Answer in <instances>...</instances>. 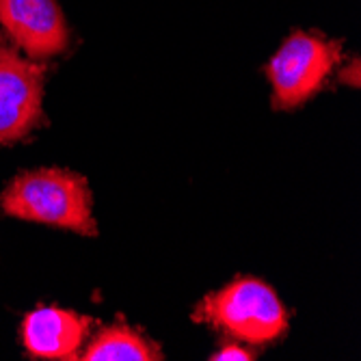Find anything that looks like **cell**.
<instances>
[{
  "mask_svg": "<svg viewBox=\"0 0 361 361\" xmlns=\"http://www.w3.org/2000/svg\"><path fill=\"white\" fill-rule=\"evenodd\" d=\"M0 210L13 219L97 236L89 182L68 169L20 173L0 195Z\"/></svg>",
  "mask_w": 361,
  "mask_h": 361,
  "instance_id": "cell-1",
  "label": "cell"
},
{
  "mask_svg": "<svg viewBox=\"0 0 361 361\" xmlns=\"http://www.w3.org/2000/svg\"><path fill=\"white\" fill-rule=\"evenodd\" d=\"M192 320L229 340L267 346L279 342L288 331V310L277 292L262 279L238 277L232 283L210 292L197 303Z\"/></svg>",
  "mask_w": 361,
  "mask_h": 361,
  "instance_id": "cell-2",
  "label": "cell"
},
{
  "mask_svg": "<svg viewBox=\"0 0 361 361\" xmlns=\"http://www.w3.org/2000/svg\"><path fill=\"white\" fill-rule=\"evenodd\" d=\"M342 59V42L294 30L264 65L275 111H297L329 82Z\"/></svg>",
  "mask_w": 361,
  "mask_h": 361,
  "instance_id": "cell-3",
  "label": "cell"
},
{
  "mask_svg": "<svg viewBox=\"0 0 361 361\" xmlns=\"http://www.w3.org/2000/svg\"><path fill=\"white\" fill-rule=\"evenodd\" d=\"M46 65L0 39V145L24 141L46 123Z\"/></svg>",
  "mask_w": 361,
  "mask_h": 361,
  "instance_id": "cell-4",
  "label": "cell"
},
{
  "mask_svg": "<svg viewBox=\"0 0 361 361\" xmlns=\"http://www.w3.org/2000/svg\"><path fill=\"white\" fill-rule=\"evenodd\" d=\"M0 24L9 42L32 61L65 54L72 30L56 0H0Z\"/></svg>",
  "mask_w": 361,
  "mask_h": 361,
  "instance_id": "cell-5",
  "label": "cell"
},
{
  "mask_svg": "<svg viewBox=\"0 0 361 361\" xmlns=\"http://www.w3.org/2000/svg\"><path fill=\"white\" fill-rule=\"evenodd\" d=\"M95 320L61 307H37L24 316L20 338L32 359H78Z\"/></svg>",
  "mask_w": 361,
  "mask_h": 361,
  "instance_id": "cell-6",
  "label": "cell"
},
{
  "mask_svg": "<svg viewBox=\"0 0 361 361\" xmlns=\"http://www.w3.org/2000/svg\"><path fill=\"white\" fill-rule=\"evenodd\" d=\"M85 361H160L162 350L141 331L126 322H113L102 326L91 342L80 350Z\"/></svg>",
  "mask_w": 361,
  "mask_h": 361,
  "instance_id": "cell-7",
  "label": "cell"
},
{
  "mask_svg": "<svg viewBox=\"0 0 361 361\" xmlns=\"http://www.w3.org/2000/svg\"><path fill=\"white\" fill-rule=\"evenodd\" d=\"M210 359L212 361H251V359H255V353L240 346L238 342H229V344L221 346Z\"/></svg>",
  "mask_w": 361,
  "mask_h": 361,
  "instance_id": "cell-8",
  "label": "cell"
}]
</instances>
